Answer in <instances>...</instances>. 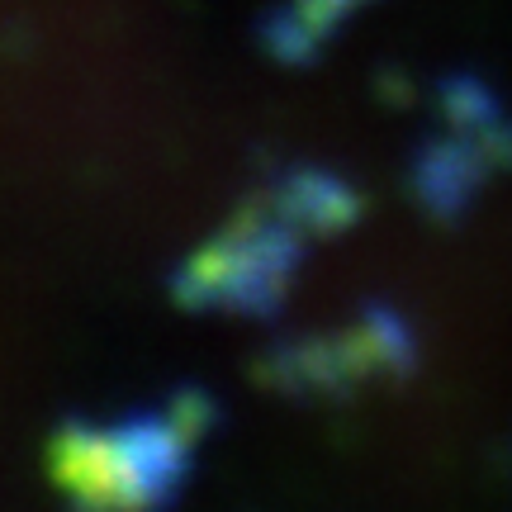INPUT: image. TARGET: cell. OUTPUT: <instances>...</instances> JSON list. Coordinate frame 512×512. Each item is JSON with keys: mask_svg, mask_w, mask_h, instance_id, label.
I'll list each match as a JSON object with an SVG mask.
<instances>
[{"mask_svg": "<svg viewBox=\"0 0 512 512\" xmlns=\"http://www.w3.org/2000/svg\"><path fill=\"white\" fill-rule=\"evenodd\" d=\"M219 418V399L200 384L176 389L162 408L72 418L48 441V470L72 512H166Z\"/></svg>", "mask_w": 512, "mask_h": 512, "instance_id": "obj_1", "label": "cell"}, {"mask_svg": "<svg viewBox=\"0 0 512 512\" xmlns=\"http://www.w3.org/2000/svg\"><path fill=\"white\" fill-rule=\"evenodd\" d=\"M309 247V233L285 219L266 190H256L238 204V214L171 275V294H176L181 309L195 313L214 309L266 318L285 304Z\"/></svg>", "mask_w": 512, "mask_h": 512, "instance_id": "obj_2", "label": "cell"}, {"mask_svg": "<svg viewBox=\"0 0 512 512\" xmlns=\"http://www.w3.org/2000/svg\"><path fill=\"white\" fill-rule=\"evenodd\" d=\"M256 375L294 399H351L375 380H413L418 332L399 309L366 304L342 332L275 342Z\"/></svg>", "mask_w": 512, "mask_h": 512, "instance_id": "obj_3", "label": "cell"}, {"mask_svg": "<svg viewBox=\"0 0 512 512\" xmlns=\"http://www.w3.org/2000/svg\"><path fill=\"white\" fill-rule=\"evenodd\" d=\"M498 171L484 157L475 133H456V128H441L432 138H422L413 162H408V190L413 204L432 223H460L475 209L479 190L494 181Z\"/></svg>", "mask_w": 512, "mask_h": 512, "instance_id": "obj_4", "label": "cell"}, {"mask_svg": "<svg viewBox=\"0 0 512 512\" xmlns=\"http://www.w3.org/2000/svg\"><path fill=\"white\" fill-rule=\"evenodd\" d=\"M261 190H266V195L280 204V214L290 223H299L313 242L347 233L351 223L366 214L361 190L351 181H342L337 171H328V166H280Z\"/></svg>", "mask_w": 512, "mask_h": 512, "instance_id": "obj_5", "label": "cell"}, {"mask_svg": "<svg viewBox=\"0 0 512 512\" xmlns=\"http://www.w3.org/2000/svg\"><path fill=\"white\" fill-rule=\"evenodd\" d=\"M361 5H370V0H285L280 10L266 15L261 43H266V53H271L275 62L309 67V62H318V53L332 43V34H337Z\"/></svg>", "mask_w": 512, "mask_h": 512, "instance_id": "obj_6", "label": "cell"}, {"mask_svg": "<svg viewBox=\"0 0 512 512\" xmlns=\"http://www.w3.org/2000/svg\"><path fill=\"white\" fill-rule=\"evenodd\" d=\"M432 105L441 114V128H456V133H479V128H489L503 110V100L498 91L475 72H451L437 81V91H432Z\"/></svg>", "mask_w": 512, "mask_h": 512, "instance_id": "obj_7", "label": "cell"}, {"mask_svg": "<svg viewBox=\"0 0 512 512\" xmlns=\"http://www.w3.org/2000/svg\"><path fill=\"white\" fill-rule=\"evenodd\" d=\"M479 147H484V157L494 162L498 176H512V114H498L489 128H479L475 133Z\"/></svg>", "mask_w": 512, "mask_h": 512, "instance_id": "obj_8", "label": "cell"}]
</instances>
